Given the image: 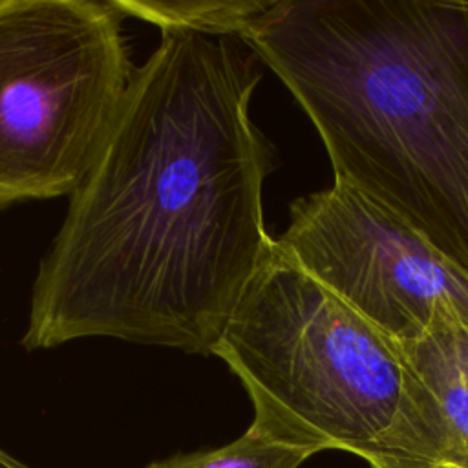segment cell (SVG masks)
Here are the masks:
<instances>
[{
    "label": "cell",
    "instance_id": "6da1fadb",
    "mask_svg": "<svg viewBox=\"0 0 468 468\" xmlns=\"http://www.w3.org/2000/svg\"><path fill=\"white\" fill-rule=\"evenodd\" d=\"M258 64L236 37L161 33L38 263L27 351L101 336L212 355L274 245Z\"/></svg>",
    "mask_w": 468,
    "mask_h": 468
},
{
    "label": "cell",
    "instance_id": "7a4b0ae2",
    "mask_svg": "<svg viewBox=\"0 0 468 468\" xmlns=\"http://www.w3.org/2000/svg\"><path fill=\"white\" fill-rule=\"evenodd\" d=\"M241 40L335 177L468 278V0H269Z\"/></svg>",
    "mask_w": 468,
    "mask_h": 468
},
{
    "label": "cell",
    "instance_id": "3957f363",
    "mask_svg": "<svg viewBox=\"0 0 468 468\" xmlns=\"http://www.w3.org/2000/svg\"><path fill=\"white\" fill-rule=\"evenodd\" d=\"M212 355L238 377L250 426L369 468L450 464V435L402 344L300 269L276 243L238 300Z\"/></svg>",
    "mask_w": 468,
    "mask_h": 468
},
{
    "label": "cell",
    "instance_id": "277c9868",
    "mask_svg": "<svg viewBox=\"0 0 468 468\" xmlns=\"http://www.w3.org/2000/svg\"><path fill=\"white\" fill-rule=\"evenodd\" d=\"M113 0H0V210L71 196L135 66Z\"/></svg>",
    "mask_w": 468,
    "mask_h": 468
},
{
    "label": "cell",
    "instance_id": "5b68a950",
    "mask_svg": "<svg viewBox=\"0 0 468 468\" xmlns=\"http://www.w3.org/2000/svg\"><path fill=\"white\" fill-rule=\"evenodd\" d=\"M278 247L382 333L406 344L468 329V278L410 227L335 177L296 197Z\"/></svg>",
    "mask_w": 468,
    "mask_h": 468
},
{
    "label": "cell",
    "instance_id": "8992f818",
    "mask_svg": "<svg viewBox=\"0 0 468 468\" xmlns=\"http://www.w3.org/2000/svg\"><path fill=\"white\" fill-rule=\"evenodd\" d=\"M435 397L450 435V464L468 468V329H446L402 344Z\"/></svg>",
    "mask_w": 468,
    "mask_h": 468
},
{
    "label": "cell",
    "instance_id": "52a82bcc",
    "mask_svg": "<svg viewBox=\"0 0 468 468\" xmlns=\"http://www.w3.org/2000/svg\"><path fill=\"white\" fill-rule=\"evenodd\" d=\"M124 16L166 31L241 38L269 0H113Z\"/></svg>",
    "mask_w": 468,
    "mask_h": 468
},
{
    "label": "cell",
    "instance_id": "ba28073f",
    "mask_svg": "<svg viewBox=\"0 0 468 468\" xmlns=\"http://www.w3.org/2000/svg\"><path fill=\"white\" fill-rule=\"evenodd\" d=\"M314 453L249 426L238 439L208 450L176 453L144 468H300Z\"/></svg>",
    "mask_w": 468,
    "mask_h": 468
},
{
    "label": "cell",
    "instance_id": "9c48e42d",
    "mask_svg": "<svg viewBox=\"0 0 468 468\" xmlns=\"http://www.w3.org/2000/svg\"><path fill=\"white\" fill-rule=\"evenodd\" d=\"M0 468H29L27 464H24L22 461L11 457L7 452H4L0 448Z\"/></svg>",
    "mask_w": 468,
    "mask_h": 468
},
{
    "label": "cell",
    "instance_id": "30bf717a",
    "mask_svg": "<svg viewBox=\"0 0 468 468\" xmlns=\"http://www.w3.org/2000/svg\"><path fill=\"white\" fill-rule=\"evenodd\" d=\"M439 468H453V466H439Z\"/></svg>",
    "mask_w": 468,
    "mask_h": 468
}]
</instances>
